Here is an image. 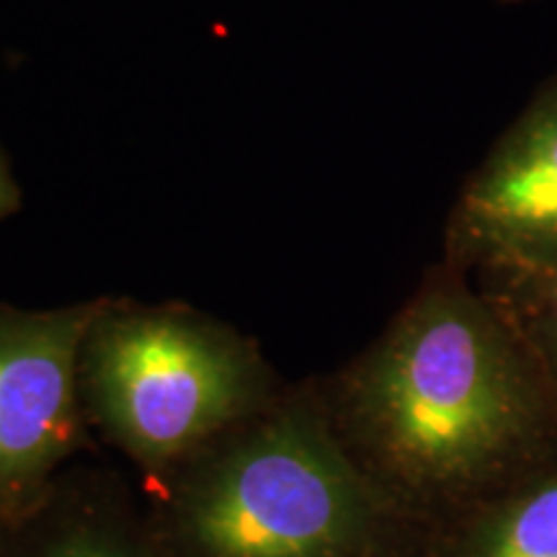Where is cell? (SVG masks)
<instances>
[{"mask_svg":"<svg viewBox=\"0 0 557 557\" xmlns=\"http://www.w3.org/2000/svg\"><path fill=\"white\" fill-rule=\"evenodd\" d=\"M483 292L508 320L557 395V271L487 274Z\"/></svg>","mask_w":557,"mask_h":557,"instance_id":"7","label":"cell"},{"mask_svg":"<svg viewBox=\"0 0 557 557\" xmlns=\"http://www.w3.org/2000/svg\"><path fill=\"white\" fill-rule=\"evenodd\" d=\"M52 557H124V555L116 553L114 547L103 545L99 540L75 537L65 542V545H62Z\"/></svg>","mask_w":557,"mask_h":557,"instance_id":"8","label":"cell"},{"mask_svg":"<svg viewBox=\"0 0 557 557\" xmlns=\"http://www.w3.org/2000/svg\"><path fill=\"white\" fill-rule=\"evenodd\" d=\"M449 263L480 276L557 271V73L465 181L449 218Z\"/></svg>","mask_w":557,"mask_h":557,"instance_id":"4","label":"cell"},{"mask_svg":"<svg viewBox=\"0 0 557 557\" xmlns=\"http://www.w3.org/2000/svg\"><path fill=\"white\" fill-rule=\"evenodd\" d=\"M83 351L101 416L124 447L152 462L227 423L250 387L240 346L178 312L101 310Z\"/></svg>","mask_w":557,"mask_h":557,"instance_id":"3","label":"cell"},{"mask_svg":"<svg viewBox=\"0 0 557 557\" xmlns=\"http://www.w3.org/2000/svg\"><path fill=\"white\" fill-rule=\"evenodd\" d=\"M498 3H506V5H517V3H527V0H498Z\"/></svg>","mask_w":557,"mask_h":557,"instance_id":"10","label":"cell"},{"mask_svg":"<svg viewBox=\"0 0 557 557\" xmlns=\"http://www.w3.org/2000/svg\"><path fill=\"white\" fill-rule=\"evenodd\" d=\"M374 465L423 500H480L557 457V395L483 289L431 276L354 369Z\"/></svg>","mask_w":557,"mask_h":557,"instance_id":"1","label":"cell"},{"mask_svg":"<svg viewBox=\"0 0 557 557\" xmlns=\"http://www.w3.org/2000/svg\"><path fill=\"white\" fill-rule=\"evenodd\" d=\"M99 305L0 320V480L39 475L75 423V367Z\"/></svg>","mask_w":557,"mask_h":557,"instance_id":"5","label":"cell"},{"mask_svg":"<svg viewBox=\"0 0 557 557\" xmlns=\"http://www.w3.org/2000/svg\"><path fill=\"white\" fill-rule=\"evenodd\" d=\"M449 557H557V457L472 506Z\"/></svg>","mask_w":557,"mask_h":557,"instance_id":"6","label":"cell"},{"mask_svg":"<svg viewBox=\"0 0 557 557\" xmlns=\"http://www.w3.org/2000/svg\"><path fill=\"white\" fill-rule=\"evenodd\" d=\"M385 506L320 423L287 416L201 480L186 532L201 557H367Z\"/></svg>","mask_w":557,"mask_h":557,"instance_id":"2","label":"cell"},{"mask_svg":"<svg viewBox=\"0 0 557 557\" xmlns=\"http://www.w3.org/2000/svg\"><path fill=\"white\" fill-rule=\"evenodd\" d=\"M13 207H16V186L5 173L3 163H0V214H5Z\"/></svg>","mask_w":557,"mask_h":557,"instance_id":"9","label":"cell"}]
</instances>
